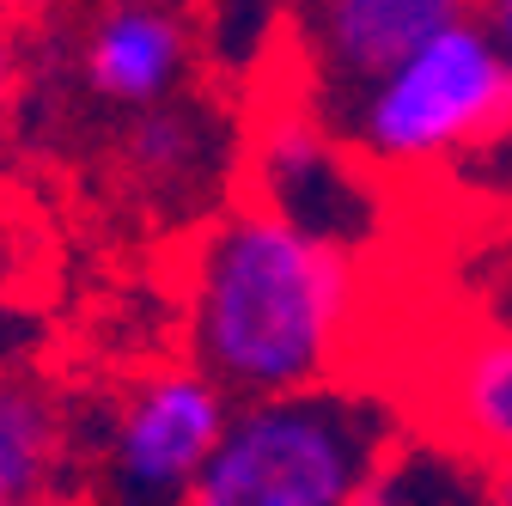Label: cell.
<instances>
[{
    "label": "cell",
    "mask_w": 512,
    "mask_h": 506,
    "mask_svg": "<svg viewBox=\"0 0 512 506\" xmlns=\"http://www.w3.org/2000/svg\"><path fill=\"white\" fill-rule=\"evenodd\" d=\"M92 470L74 397L31 366H0V506L80 500Z\"/></svg>",
    "instance_id": "8"
},
{
    "label": "cell",
    "mask_w": 512,
    "mask_h": 506,
    "mask_svg": "<svg viewBox=\"0 0 512 506\" xmlns=\"http://www.w3.org/2000/svg\"><path fill=\"white\" fill-rule=\"evenodd\" d=\"M31 336H37V324L25 318V311L0 305V366H25V348H31Z\"/></svg>",
    "instance_id": "12"
},
{
    "label": "cell",
    "mask_w": 512,
    "mask_h": 506,
    "mask_svg": "<svg viewBox=\"0 0 512 506\" xmlns=\"http://www.w3.org/2000/svg\"><path fill=\"white\" fill-rule=\"evenodd\" d=\"M360 165L366 159H348L305 98L281 92L275 104L250 116L244 196L342 250H360L378 232V202H372Z\"/></svg>",
    "instance_id": "5"
},
{
    "label": "cell",
    "mask_w": 512,
    "mask_h": 506,
    "mask_svg": "<svg viewBox=\"0 0 512 506\" xmlns=\"http://www.w3.org/2000/svg\"><path fill=\"white\" fill-rule=\"evenodd\" d=\"M488 37H494V49L512 61V0H488Z\"/></svg>",
    "instance_id": "14"
},
{
    "label": "cell",
    "mask_w": 512,
    "mask_h": 506,
    "mask_svg": "<svg viewBox=\"0 0 512 506\" xmlns=\"http://www.w3.org/2000/svg\"><path fill=\"white\" fill-rule=\"evenodd\" d=\"M189 74V25L177 7H104L80 37V80L92 98L122 104L128 116L177 98Z\"/></svg>",
    "instance_id": "9"
},
{
    "label": "cell",
    "mask_w": 512,
    "mask_h": 506,
    "mask_svg": "<svg viewBox=\"0 0 512 506\" xmlns=\"http://www.w3.org/2000/svg\"><path fill=\"white\" fill-rule=\"evenodd\" d=\"M403 403L415 409V433L433 446L482 470L512 464V324L482 318L433 336L409 366Z\"/></svg>",
    "instance_id": "6"
},
{
    "label": "cell",
    "mask_w": 512,
    "mask_h": 506,
    "mask_svg": "<svg viewBox=\"0 0 512 506\" xmlns=\"http://www.w3.org/2000/svg\"><path fill=\"white\" fill-rule=\"evenodd\" d=\"M31 506H80V500H31Z\"/></svg>",
    "instance_id": "17"
},
{
    "label": "cell",
    "mask_w": 512,
    "mask_h": 506,
    "mask_svg": "<svg viewBox=\"0 0 512 506\" xmlns=\"http://www.w3.org/2000/svg\"><path fill=\"white\" fill-rule=\"evenodd\" d=\"M397 439L391 397L360 385L238 403L189 506H360Z\"/></svg>",
    "instance_id": "2"
},
{
    "label": "cell",
    "mask_w": 512,
    "mask_h": 506,
    "mask_svg": "<svg viewBox=\"0 0 512 506\" xmlns=\"http://www.w3.org/2000/svg\"><path fill=\"white\" fill-rule=\"evenodd\" d=\"M104 7H171V0H104Z\"/></svg>",
    "instance_id": "16"
},
{
    "label": "cell",
    "mask_w": 512,
    "mask_h": 506,
    "mask_svg": "<svg viewBox=\"0 0 512 506\" xmlns=\"http://www.w3.org/2000/svg\"><path fill=\"white\" fill-rule=\"evenodd\" d=\"M464 7L470 0H305V68L330 80V104H348L421 55L439 31L464 25Z\"/></svg>",
    "instance_id": "7"
},
{
    "label": "cell",
    "mask_w": 512,
    "mask_h": 506,
    "mask_svg": "<svg viewBox=\"0 0 512 506\" xmlns=\"http://www.w3.org/2000/svg\"><path fill=\"white\" fill-rule=\"evenodd\" d=\"M366 311L360 257L238 196L189 257V360L238 403L336 385Z\"/></svg>",
    "instance_id": "1"
},
{
    "label": "cell",
    "mask_w": 512,
    "mask_h": 506,
    "mask_svg": "<svg viewBox=\"0 0 512 506\" xmlns=\"http://www.w3.org/2000/svg\"><path fill=\"white\" fill-rule=\"evenodd\" d=\"M116 165L135 189H147V196H196L226 165L220 116L196 98H165L153 110H135L122 122Z\"/></svg>",
    "instance_id": "10"
},
{
    "label": "cell",
    "mask_w": 512,
    "mask_h": 506,
    "mask_svg": "<svg viewBox=\"0 0 512 506\" xmlns=\"http://www.w3.org/2000/svg\"><path fill=\"white\" fill-rule=\"evenodd\" d=\"M232 397L196 360L147 366L128 385L98 439V488L110 506H189L208 458L232 427Z\"/></svg>",
    "instance_id": "4"
},
{
    "label": "cell",
    "mask_w": 512,
    "mask_h": 506,
    "mask_svg": "<svg viewBox=\"0 0 512 506\" xmlns=\"http://www.w3.org/2000/svg\"><path fill=\"white\" fill-rule=\"evenodd\" d=\"M488 506H512V464L488 470Z\"/></svg>",
    "instance_id": "15"
},
{
    "label": "cell",
    "mask_w": 512,
    "mask_h": 506,
    "mask_svg": "<svg viewBox=\"0 0 512 506\" xmlns=\"http://www.w3.org/2000/svg\"><path fill=\"white\" fill-rule=\"evenodd\" d=\"M19 74H25V55H19L13 31L0 25V122H7V110H13V98H19Z\"/></svg>",
    "instance_id": "13"
},
{
    "label": "cell",
    "mask_w": 512,
    "mask_h": 506,
    "mask_svg": "<svg viewBox=\"0 0 512 506\" xmlns=\"http://www.w3.org/2000/svg\"><path fill=\"white\" fill-rule=\"evenodd\" d=\"M336 110L366 165H433L452 153L476 159L512 135V61L482 25L464 19Z\"/></svg>",
    "instance_id": "3"
},
{
    "label": "cell",
    "mask_w": 512,
    "mask_h": 506,
    "mask_svg": "<svg viewBox=\"0 0 512 506\" xmlns=\"http://www.w3.org/2000/svg\"><path fill=\"white\" fill-rule=\"evenodd\" d=\"M360 506H488V470L421 433H403Z\"/></svg>",
    "instance_id": "11"
}]
</instances>
